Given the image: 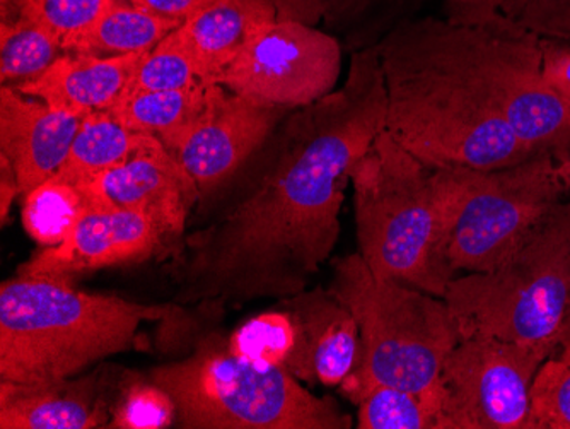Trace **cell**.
<instances>
[{"mask_svg":"<svg viewBox=\"0 0 570 429\" xmlns=\"http://www.w3.org/2000/svg\"><path fill=\"white\" fill-rule=\"evenodd\" d=\"M384 125L386 89L374 45L352 53L335 91L285 115L242 191L187 235L173 301L216 312L307 290L341 238L352 168Z\"/></svg>","mask_w":570,"mask_h":429,"instance_id":"cell-1","label":"cell"},{"mask_svg":"<svg viewBox=\"0 0 570 429\" xmlns=\"http://www.w3.org/2000/svg\"><path fill=\"white\" fill-rule=\"evenodd\" d=\"M386 130L438 168L498 169L534 155L515 136L461 52L454 22L413 16L376 43Z\"/></svg>","mask_w":570,"mask_h":429,"instance_id":"cell-2","label":"cell"},{"mask_svg":"<svg viewBox=\"0 0 570 429\" xmlns=\"http://www.w3.org/2000/svg\"><path fill=\"white\" fill-rule=\"evenodd\" d=\"M184 313L175 301L142 305L86 293L69 281L24 277L0 286V380L41 383L76 377L136 345L142 323Z\"/></svg>","mask_w":570,"mask_h":429,"instance_id":"cell-3","label":"cell"},{"mask_svg":"<svg viewBox=\"0 0 570 429\" xmlns=\"http://www.w3.org/2000/svg\"><path fill=\"white\" fill-rule=\"evenodd\" d=\"M358 254L374 274L444 298L453 192L446 168L428 165L386 130L351 173Z\"/></svg>","mask_w":570,"mask_h":429,"instance_id":"cell-4","label":"cell"},{"mask_svg":"<svg viewBox=\"0 0 570 429\" xmlns=\"http://www.w3.org/2000/svg\"><path fill=\"white\" fill-rule=\"evenodd\" d=\"M149 377L175 402V428H352L338 402L313 396L281 368L238 357L220 334L205 335L190 357L153 368Z\"/></svg>","mask_w":570,"mask_h":429,"instance_id":"cell-5","label":"cell"},{"mask_svg":"<svg viewBox=\"0 0 570 429\" xmlns=\"http://www.w3.org/2000/svg\"><path fill=\"white\" fill-rule=\"evenodd\" d=\"M328 290L361 331V361L341 383L348 400L371 386L425 392L438 383L444 360L461 341L444 298L380 277L358 252L333 262Z\"/></svg>","mask_w":570,"mask_h":429,"instance_id":"cell-6","label":"cell"},{"mask_svg":"<svg viewBox=\"0 0 570 429\" xmlns=\"http://www.w3.org/2000/svg\"><path fill=\"white\" fill-rule=\"evenodd\" d=\"M448 306L461 339L562 344L570 335V201H560L494 269L460 274Z\"/></svg>","mask_w":570,"mask_h":429,"instance_id":"cell-7","label":"cell"},{"mask_svg":"<svg viewBox=\"0 0 570 429\" xmlns=\"http://www.w3.org/2000/svg\"><path fill=\"white\" fill-rule=\"evenodd\" d=\"M446 173L453 191L448 262L454 277L494 269L566 197L549 150L505 168Z\"/></svg>","mask_w":570,"mask_h":429,"instance_id":"cell-8","label":"cell"},{"mask_svg":"<svg viewBox=\"0 0 570 429\" xmlns=\"http://www.w3.org/2000/svg\"><path fill=\"white\" fill-rule=\"evenodd\" d=\"M461 52L502 117L531 150L560 156L570 147V105L547 82L541 38L504 14L456 25Z\"/></svg>","mask_w":570,"mask_h":429,"instance_id":"cell-9","label":"cell"},{"mask_svg":"<svg viewBox=\"0 0 570 429\" xmlns=\"http://www.w3.org/2000/svg\"><path fill=\"white\" fill-rule=\"evenodd\" d=\"M557 348L461 339L439 374L435 429H528L534 374Z\"/></svg>","mask_w":570,"mask_h":429,"instance_id":"cell-10","label":"cell"},{"mask_svg":"<svg viewBox=\"0 0 570 429\" xmlns=\"http://www.w3.org/2000/svg\"><path fill=\"white\" fill-rule=\"evenodd\" d=\"M342 43L335 35L294 19L256 31L217 85L285 110L307 107L338 88Z\"/></svg>","mask_w":570,"mask_h":429,"instance_id":"cell-11","label":"cell"},{"mask_svg":"<svg viewBox=\"0 0 570 429\" xmlns=\"http://www.w3.org/2000/svg\"><path fill=\"white\" fill-rule=\"evenodd\" d=\"M289 111L214 82L204 110L163 144L190 175L200 198L209 197L248 165Z\"/></svg>","mask_w":570,"mask_h":429,"instance_id":"cell-12","label":"cell"},{"mask_svg":"<svg viewBox=\"0 0 570 429\" xmlns=\"http://www.w3.org/2000/svg\"><path fill=\"white\" fill-rule=\"evenodd\" d=\"M165 242L149 217L89 201L72 233L60 245L41 248L19 267L18 275L69 281L99 269L140 264L158 254Z\"/></svg>","mask_w":570,"mask_h":429,"instance_id":"cell-13","label":"cell"},{"mask_svg":"<svg viewBox=\"0 0 570 429\" xmlns=\"http://www.w3.org/2000/svg\"><path fill=\"white\" fill-rule=\"evenodd\" d=\"M79 185L95 204L149 217L166 240L184 235L188 214L200 201L197 185L161 140Z\"/></svg>","mask_w":570,"mask_h":429,"instance_id":"cell-14","label":"cell"},{"mask_svg":"<svg viewBox=\"0 0 570 429\" xmlns=\"http://www.w3.org/2000/svg\"><path fill=\"white\" fill-rule=\"evenodd\" d=\"M120 377L118 368L102 364L91 373L53 382L0 380V428H108Z\"/></svg>","mask_w":570,"mask_h":429,"instance_id":"cell-15","label":"cell"},{"mask_svg":"<svg viewBox=\"0 0 570 429\" xmlns=\"http://www.w3.org/2000/svg\"><path fill=\"white\" fill-rule=\"evenodd\" d=\"M81 120L12 86L0 88V156L14 168L21 195L59 173Z\"/></svg>","mask_w":570,"mask_h":429,"instance_id":"cell-16","label":"cell"},{"mask_svg":"<svg viewBox=\"0 0 570 429\" xmlns=\"http://www.w3.org/2000/svg\"><path fill=\"white\" fill-rule=\"evenodd\" d=\"M144 53L98 57L66 52L31 81L12 86L57 110L86 117L108 111L124 98Z\"/></svg>","mask_w":570,"mask_h":429,"instance_id":"cell-17","label":"cell"},{"mask_svg":"<svg viewBox=\"0 0 570 429\" xmlns=\"http://www.w3.org/2000/svg\"><path fill=\"white\" fill-rule=\"evenodd\" d=\"M281 305L299 320L313 383L341 386L361 361V331L351 310L323 287L284 298Z\"/></svg>","mask_w":570,"mask_h":429,"instance_id":"cell-18","label":"cell"},{"mask_svg":"<svg viewBox=\"0 0 570 429\" xmlns=\"http://www.w3.org/2000/svg\"><path fill=\"white\" fill-rule=\"evenodd\" d=\"M275 19L277 11L268 0H209L176 31L194 56L204 81L216 82L249 38Z\"/></svg>","mask_w":570,"mask_h":429,"instance_id":"cell-19","label":"cell"},{"mask_svg":"<svg viewBox=\"0 0 570 429\" xmlns=\"http://www.w3.org/2000/svg\"><path fill=\"white\" fill-rule=\"evenodd\" d=\"M158 140L149 134L128 129L110 111L86 115L73 137L67 162L57 175L73 184H86L124 165Z\"/></svg>","mask_w":570,"mask_h":429,"instance_id":"cell-20","label":"cell"},{"mask_svg":"<svg viewBox=\"0 0 570 429\" xmlns=\"http://www.w3.org/2000/svg\"><path fill=\"white\" fill-rule=\"evenodd\" d=\"M227 344L238 357L281 368L299 382L313 383L306 339L299 320L287 306L246 320L227 338Z\"/></svg>","mask_w":570,"mask_h":429,"instance_id":"cell-21","label":"cell"},{"mask_svg":"<svg viewBox=\"0 0 570 429\" xmlns=\"http://www.w3.org/2000/svg\"><path fill=\"white\" fill-rule=\"evenodd\" d=\"M178 27L179 22L146 11L130 0H115L72 52L98 57L146 53Z\"/></svg>","mask_w":570,"mask_h":429,"instance_id":"cell-22","label":"cell"},{"mask_svg":"<svg viewBox=\"0 0 570 429\" xmlns=\"http://www.w3.org/2000/svg\"><path fill=\"white\" fill-rule=\"evenodd\" d=\"M213 86L214 82L202 81L173 91L134 92L125 95L108 111L128 129L149 134L165 143L204 110Z\"/></svg>","mask_w":570,"mask_h":429,"instance_id":"cell-23","label":"cell"},{"mask_svg":"<svg viewBox=\"0 0 570 429\" xmlns=\"http://www.w3.org/2000/svg\"><path fill=\"white\" fill-rule=\"evenodd\" d=\"M62 43L43 22L14 9L0 11V82L19 86L63 56Z\"/></svg>","mask_w":570,"mask_h":429,"instance_id":"cell-24","label":"cell"},{"mask_svg":"<svg viewBox=\"0 0 570 429\" xmlns=\"http://www.w3.org/2000/svg\"><path fill=\"white\" fill-rule=\"evenodd\" d=\"M22 197V228L41 246L60 245L89 207L85 188L59 175Z\"/></svg>","mask_w":570,"mask_h":429,"instance_id":"cell-25","label":"cell"},{"mask_svg":"<svg viewBox=\"0 0 570 429\" xmlns=\"http://www.w3.org/2000/svg\"><path fill=\"white\" fill-rule=\"evenodd\" d=\"M358 429L438 428V383L425 392L399 387L371 386L354 400Z\"/></svg>","mask_w":570,"mask_h":429,"instance_id":"cell-26","label":"cell"},{"mask_svg":"<svg viewBox=\"0 0 570 429\" xmlns=\"http://www.w3.org/2000/svg\"><path fill=\"white\" fill-rule=\"evenodd\" d=\"M424 0H332L323 21L347 35L355 50L374 47L399 22L413 18Z\"/></svg>","mask_w":570,"mask_h":429,"instance_id":"cell-27","label":"cell"},{"mask_svg":"<svg viewBox=\"0 0 570 429\" xmlns=\"http://www.w3.org/2000/svg\"><path fill=\"white\" fill-rule=\"evenodd\" d=\"M176 408L169 393L150 377L121 371L108 428L165 429L175 426Z\"/></svg>","mask_w":570,"mask_h":429,"instance_id":"cell-28","label":"cell"},{"mask_svg":"<svg viewBox=\"0 0 570 429\" xmlns=\"http://www.w3.org/2000/svg\"><path fill=\"white\" fill-rule=\"evenodd\" d=\"M528 429H570V335L534 374Z\"/></svg>","mask_w":570,"mask_h":429,"instance_id":"cell-29","label":"cell"},{"mask_svg":"<svg viewBox=\"0 0 570 429\" xmlns=\"http://www.w3.org/2000/svg\"><path fill=\"white\" fill-rule=\"evenodd\" d=\"M176 30L159 41L153 50L144 53L127 95L173 91L204 81L194 56Z\"/></svg>","mask_w":570,"mask_h":429,"instance_id":"cell-30","label":"cell"},{"mask_svg":"<svg viewBox=\"0 0 570 429\" xmlns=\"http://www.w3.org/2000/svg\"><path fill=\"white\" fill-rule=\"evenodd\" d=\"M115 0H0V11L14 9L33 16L59 38L66 52L95 27Z\"/></svg>","mask_w":570,"mask_h":429,"instance_id":"cell-31","label":"cell"},{"mask_svg":"<svg viewBox=\"0 0 570 429\" xmlns=\"http://www.w3.org/2000/svg\"><path fill=\"white\" fill-rule=\"evenodd\" d=\"M502 14L540 38H570V0H509Z\"/></svg>","mask_w":570,"mask_h":429,"instance_id":"cell-32","label":"cell"},{"mask_svg":"<svg viewBox=\"0 0 570 429\" xmlns=\"http://www.w3.org/2000/svg\"><path fill=\"white\" fill-rule=\"evenodd\" d=\"M541 60L547 82L570 105V38H541Z\"/></svg>","mask_w":570,"mask_h":429,"instance_id":"cell-33","label":"cell"},{"mask_svg":"<svg viewBox=\"0 0 570 429\" xmlns=\"http://www.w3.org/2000/svg\"><path fill=\"white\" fill-rule=\"evenodd\" d=\"M509 0H444V18L456 25H482L502 14Z\"/></svg>","mask_w":570,"mask_h":429,"instance_id":"cell-34","label":"cell"},{"mask_svg":"<svg viewBox=\"0 0 570 429\" xmlns=\"http://www.w3.org/2000/svg\"><path fill=\"white\" fill-rule=\"evenodd\" d=\"M277 11L278 19H294L316 27L323 21L332 0H268Z\"/></svg>","mask_w":570,"mask_h":429,"instance_id":"cell-35","label":"cell"},{"mask_svg":"<svg viewBox=\"0 0 570 429\" xmlns=\"http://www.w3.org/2000/svg\"><path fill=\"white\" fill-rule=\"evenodd\" d=\"M132 4L161 16V18L171 19V21H187L198 9L204 8L209 0H130Z\"/></svg>","mask_w":570,"mask_h":429,"instance_id":"cell-36","label":"cell"},{"mask_svg":"<svg viewBox=\"0 0 570 429\" xmlns=\"http://www.w3.org/2000/svg\"><path fill=\"white\" fill-rule=\"evenodd\" d=\"M18 195H21V192H19L14 168L8 158L0 156V224L2 226L8 224L9 211Z\"/></svg>","mask_w":570,"mask_h":429,"instance_id":"cell-37","label":"cell"},{"mask_svg":"<svg viewBox=\"0 0 570 429\" xmlns=\"http://www.w3.org/2000/svg\"><path fill=\"white\" fill-rule=\"evenodd\" d=\"M556 172L562 185L563 194H570V147L556 158Z\"/></svg>","mask_w":570,"mask_h":429,"instance_id":"cell-38","label":"cell"}]
</instances>
